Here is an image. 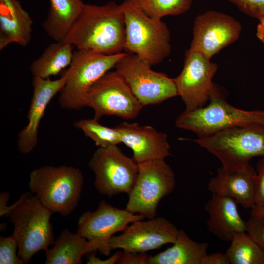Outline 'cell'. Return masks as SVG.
Masks as SVG:
<instances>
[{"mask_svg": "<svg viewBox=\"0 0 264 264\" xmlns=\"http://www.w3.org/2000/svg\"><path fill=\"white\" fill-rule=\"evenodd\" d=\"M10 197V194L7 192H1L0 195V217L4 216V215L8 214L10 207L6 206L7 201H8Z\"/></svg>", "mask_w": 264, "mask_h": 264, "instance_id": "e575fe53", "label": "cell"}, {"mask_svg": "<svg viewBox=\"0 0 264 264\" xmlns=\"http://www.w3.org/2000/svg\"><path fill=\"white\" fill-rule=\"evenodd\" d=\"M50 8L43 27L56 42L61 41L79 16L85 4L82 0H49Z\"/></svg>", "mask_w": 264, "mask_h": 264, "instance_id": "603a6c76", "label": "cell"}, {"mask_svg": "<svg viewBox=\"0 0 264 264\" xmlns=\"http://www.w3.org/2000/svg\"><path fill=\"white\" fill-rule=\"evenodd\" d=\"M29 178L31 193L53 213L66 217L77 206L84 181L79 168L67 165L41 166L33 169Z\"/></svg>", "mask_w": 264, "mask_h": 264, "instance_id": "5b68a950", "label": "cell"}, {"mask_svg": "<svg viewBox=\"0 0 264 264\" xmlns=\"http://www.w3.org/2000/svg\"><path fill=\"white\" fill-rule=\"evenodd\" d=\"M240 23L233 17L209 10L196 17L190 50L199 52L209 59L238 39Z\"/></svg>", "mask_w": 264, "mask_h": 264, "instance_id": "5bb4252c", "label": "cell"}, {"mask_svg": "<svg viewBox=\"0 0 264 264\" xmlns=\"http://www.w3.org/2000/svg\"><path fill=\"white\" fill-rule=\"evenodd\" d=\"M237 204L229 197L212 194L205 206L209 214L208 230L223 241H231L236 233L247 231Z\"/></svg>", "mask_w": 264, "mask_h": 264, "instance_id": "d6986e66", "label": "cell"}, {"mask_svg": "<svg viewBox=\"0 0 264 264\" xmlns=\"http://www.w3.org/2000/svg\"><path fill=\"white\" fill-rule=\"evenodd\" d=\"M217 65L201 53L187 50L180 74L173 78L178 96L185 105V111L204 106L216 86L212 79Z\"/></svg>", "mask_w": 264, "mask_h": 264, "instance_id": "4fadbf2b", "label": "cell"}, {"mask_svg": "<svg viewBox=\"0 0 264 264\" xmlns=\"http://www.w3.org/2000/svg\"><path fill=\"white\" fill-rule=\"evenodd\" d=\"M96 251L92 243L77 232L63 230L54 246L46 251L45 264H80L84 255Z\"/></svg>", "mask_w": 264, "mask_h": 264, "instance_id": "7402d4cb", "label": "cell"}, {"mask_svg": "<svg viewBox=\"0 0 264 264\" xmlns=\"http://www.w3.org/2000/svg\"><path fill=\"white\" fill-rule=\"evenodd\" d=\"M256 175L254 178V204L256 206L264 205V157L256 164Z\"/></svg>", "mask_w": 264, "mask_h": 264, "instance_id": "f546056e", "label": "cell"}, {"mask_svg": "<svg viewBox=\"0 0 264 264\" xmlns=\"http://www.w3.org/2000/svg\"><path fill=\"white\" fill-rule=\"evenodd\" d=\"M33 21L18 0H0V50L10 44L25 47L29 43Z\"/></svg>", "mask_w": 264, "mask_h": 264, "instance_id": "ffe728a7", "label": "cell"}, {"mask_svg": "<svg viewBox=\"0 0 264 264\" xmlns=\"http://www.w3.org/2000/svg\"><path fill=\"white\" fill-rule=\"evenodd\" d=\"M125 24L121 5L113 1L97 5L85 4L69 31L61 41L77 49H87L111 55L122 53Z\"/></svg>", "mask_w": 264, "mask_h": 264, "instance_id": "6da1fadb", "label": "cell"}, {"mask_svg": "<svg viewBox=\"0 0 264 264\" xmlns=\"http://www.w3.org/2000/svg\"><path fill=\"white\" fill-rule=\"evenodd\" d=\"M74 126L85 136L92 139L96 146L105 148L121 143L120 132L116 127L104 126L95 119H84L75 121Z\"/></svg>", "mask_w": 264, "mask_h": 264, "instance_id": "484cf974", "label": "cell"}, {"mask_svg": "<svg viewBox=\"0 0 264 264\" xmlns=\"http://www.w3.org/2000/svg\"><path fill=\"white\" fill-rule=\"evenodd\" d=\"M226 254L230 264H264V249L247 233H236Z\"/></svg>", "mask_w": 264, "mask_h": 264, "instance_id": "d4e9b609", "label": "cell"}, {"mask_svg": "<svg viewBox=\"0 0 264 264\" xmlns=\"http://www.w3.org/2000/svg\"><path fill=\"white\" fill-rule=\"evenodd\" d=\"M67 75L66 72L59 78L51 80L33 77V94L27 116L26 125L18 134L19 152L26 154L32 152L38 143V129L47 106L64 87Z\"/></svg>", "mask_w": 264, "mask_h": 264, "instance_id": "2e32d148", "label": "cell"}, {"mask_svg": "<svg viewBox=\"0 0 264 264\" xmlns=\"http://www.w3.org/2000/svg\"><path fill=\"white\" fill-rule=\"evenodd\" d=\"M86 107L94 110V119L105 116L125 119L136 118L143 106L117 71H108L98 79L88 91Z\"/></svg>", "mask_w": 264, "mask_h": 264, "instance_id": "8fae6325", "label": "cell"}, {"mask_svg": "<svg viewBox=\"0 0 264 264\" xmlns=\"http://www.w3.org/2000/svg\"><path fill=\"white\" fill-rule=\"evenodd\" d=\"M125 53L107 55L93 50L74 51L66 83L59 92L58 102L64 109L79 110L86 107L89 90L92 85L110 69L115 67Z\"/></svg>", "mask_w": 264, "mask_h": 264, "instance_id": "8992f818", "label": "cell"}, {"mask_svg": "<svg viewBox=\"0 0 264 264\" xmlns=\"http://www.w3.org/2000/svg\"><path fill=\"white\" fill-rule=\"evenodd\" d=\"M138 164L135 183L129 192L125 209L151 219L156 216L157 207L163 198L174 190L175 174L164 159Z\"/></svg>", "mask_w": 264, "mask_h": 264, "instance_id": "ba28073f", "label": "cell"}, {"mask_svg": "<svg viewBox=\"0 0 264 264\" xmlns=\"http://www.w3.org/2000/svg\"><path fill=\"white\" fill-rule=\"evenodd\" d=\"M256 171L251 165L241 170L228 171L218 168L217 175L208 184L212 193L229 197L246 209H252L254 204V178Z\"/></svg>", "mask_w": 264, "mask_h": 264, "instance_id": "ac0fdd59", "label": "cell"}, {"mask_svg": "<svg viewBox=\"0 0 264 264\" xmlns=\"http://www.w3.org/2000/svg\"><path fill=\"white\" fill-rule=\"evenodd\" d=\"M144 218L101 200L95 210L85 212L80 216L77 232L92 243L96 250L108 256L112 250L110 242L114 234L123 231L130 223Z\"/></svg>", "mask_w": 264, "mask_h": 264, "instance_id": "7c38bea8", "label": "cell"}, {"mask_svg": "<svg viewBox=\"0 0 264 264\" xmlns=\"http://www.w3.org/2000/svg\"><path fill=\"white\" fill-rule=\"evenodd\" d=\"M74 46L61 41L51 43L41 55L31 63L30 70L33 77L49 78L58 74L71 63Z\"/></svg>", "mask_w": 264, "mask_h": 264, "instance_id": "cb8c5ba5", "label": "cell"}, {"mask_svg": "<svg viewBox=\"0 0 264 264\" xmlns=\"http://www.w3.org/2000/svg\"><path fill=\"white\" fill-rule=\"evenodd\" d=\"M207 105L184 111L176 119L180 128L191 131L198 137L237 128L264 131V110H244L230 105L216 86Z\"/></svg>", "mask_w": 264, "mask_h": 264, "instance_id": "7a4b0ae2", "label": "cell"}, {"mask_svg": "<svg viewBox=\"0 0 264 264\" xmlns=\"http://www.w3.org/2000/svg\"><path fill=\"white\" fill-rule=\"evenodd\" d=\"M151 67L138 55L128 53H125L115 66L143 106L178 96L174 79L153 71Z\"/></svg>", "mask_w": 264, "mask_h": 264, "instance_id": "30bf717a", "label": "cell"}, {"mask_svg": "<svg viewBox=\"0 0 264 264\" xmlns=\"http://www.w3.org/2000/svg\"><path fill=\"white\" fill-rule=\"evenodd\" d=\"M125 24L124 50L135 54L151 66L168 57L171 52L170 33L161 19L146 15L135 0L121 4Z\"/></svg>", "mask_w": 264, "mask_h": 264, "instance_id": "277c9868", "label": "cell"}, {"mask_svg": "<svg viewBox=\"0 0 264 264\" xmlns=\"http://www.w3.org/2000/svg\"><path fill=\"white\" fill-rule=\"evenodd\" d=\"M148 16L161 19L166 16H176L188 11L193 0H135Z\"/></svg>", "mask_w": 264, "mask_h": 264, "instance_id": "4316f807", "label": "cell"}, {"mask_svg": "<svg viewBox=\"0 0 264 264\" xmlns=\"http://www.w3.org/2000/svg\"><path fill=\"white\" fill-rule=\"evenodd\" d=\"M121 251H117L110 258L101 260L95 254L91 255L87 261V264H116L121 254Z\"/></svg>", "mask_w": 264, "mask_h": 264, "instance_id": "836d02e7", "label": "cell"}, {"mask_svg": "<svg viewBox=\"0 0 264 264\" xmlns=\"http://www.w3.org/2000/svg\"><path fill=\"white\" fill-rule=\"evenodd\" d=\"M250 215L251 217L264 222V205L254 206L251 209Z\"/></svg>", "mask_w": 264, "mask_h": 264, "instance_id": "d590c367", "label": "cell"}, {"mask_svg": "<svg viewBox=\"0 0 264 264\" xmlns=\"http://www.w3.org/2000/svg\"><path fill=\"white\" fill-rule=\"evenodd\" d=\"M18 242L12 235L0 237V264H24L18 255Z\"/></svg>", "mask_w": 264, "mask_h": 264, "instance_id": "83f0119b", "label": "cell"}, {"mask_svg": "<svg viewBox=\"0 0 264 264\" xmlns=\"http://www.w3.org/2000/svg\"><path fill=\"white\" fill-rule=\"evenodd\" d=\"M116 127L120 133L121 143L132 151V158L136 163L165 159L171 155L167 136L153 127L127 122Z\"/></svg>", "mask_w": 264, "mask_h": 264, "instance_id": "e0dca14e", "label": "cell"}, {"mask_svg": "<svg viewBox=\"0 0 264 264\" xmlns=\"http://www.w3.org/2000/svg\"><path fill=\"white\" fill-rule=\"evenodd\" d=\"M201 264H230L226 253L207 254L202 259Z\"/></svg>", "mask_w": 264, "mask_h": 264, "instance_id": "d6a6232c", "label": "cell"}, {"mask_svg": "<svg viewBox=\"0 0 264 264\" xmlns=\"http://www.w3.org/2000/svg\"><path fill=\"white\" fill-rule=\"evenodd\" d=\"M53 212L32 193H24L10 206L7 216L13 226L12 235L18 242V255L24 264L38 252L54 244L50 217Z\"/></svg>", "mask_w": 264, "mask_h": 264, "instance_id": "3957f363", "label": "cell"}, {"mask_svg": "<svg viewBox=\"0 0 264 264\" xmlns=\"http://www.w3.org/2000/svg\"><path fill=\"white\" fill-rule=\"evenodd\" d=\"M259 23L257 25L256 35L257 38L264 44V17L258 19Z\"/></svg>", "mask_w": 264, "mask_h": 264, "instance_id": "8d00e7d4", "label": "cell"}, {"mask_svg": "<svg viewBox=\"0 0 264 264\" xmlns=\"http://www.w3.org/2000/svg\"><path fill=\"white\" fill-rule=\"evenodd\" d=\"M193 141L207 150L228 171L242 169L254 157H264V131L237 128L199 137Z\"/></svg>", "mask_w": 264, "mask_h": 264, "instance_id": "52a82bcc", "label": "cell"}, {"mask_svg": "<svg viewBox=\"0 0 264 264\" xmlns=\"http://www.w3.org/2000/svg\"><path fill=\"white\" fill-rule=\"evenodd\" d=\"M148 257L145 253H135L123 250L116 264H148Z\"/></svg>", "mask_w": 264, "mask_h": 264, "instance_id": "1f68e13d", "label": "cell"}, {"mask_svg": "<svg viewBox=\"0 0 264 264\" xmlns=\"http://www.w3.org/2000/svg\"><path fill=\"white\" fill-rule=\"evenodd\" d=\"M208 246L207 242H195L183 230H179L172 246L149 256L148 264H201Z\"/></svg>", "mask_w": 264, "mask_h": 264, "instance_id": "44dd1931", "label": "cell"}, {"mask_svg": "<svg viewBox=\"0 0 264 264\" xmlns=\"http://www.w3.org/2000/svg\"><path fill=\"white\" fill-rule=\"evenodd\" d=\"M246 223L247 233L264 249V222L250 217Z\"/></svg>", "mask_w": 264, "mask_h": 264, "instance_id": "4dcf8cb0", "label": "cell"}, {"mask_svg": "<svg viewBox=\"0 0 264 264\" xmlns=\"http://www.w3.org/2000/svg\"><path fill=\"white\" fill-rule=\"evenodd\" d=\"M88 166L95 174L96 189L110 198L121 193L128 194L138 174V164L127 156L117 145L99 147Z\"/></svg>", "mask_w": 264, "mask_h": 264, "instance_id": "9c48e42d", "label": "cell"}, {"mask_svg": "<svg viewBox=\"0 0 264 264\" xmlns=\"http://www.w3.org/2000/svg\"><path fill=\"white\" fill-rule=\"evenodd\" d=\"M179 230L166 218L159 217L147 221L139 220L128 225L120 235L110 240L111 250L121 249L135 253H145L164 245L173 244Z\"/></svg>", "mask_w": 264, "mask_h": 264, "instance_id": "9a60e30c", "label": "cell"}, {"mask_svg": "<svg viewBox=\"0 0 264 264\" xmlns=\"http://www.w3.org/2000/svg\"><path fill=\"white\" fill-rule=\"evenodd\" d=\"M249 16L259 19L264 17V0H227Z\"/></svg>", "mask_w": 264, "mask_h": 264, "instance_id": "f1b7e54d", "label": "cell"}]
</instances>
